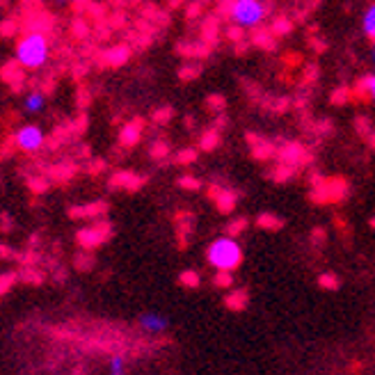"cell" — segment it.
<instances>
[{
  "label": "cell",
  "mask_w": 375,
  "mask_h": 375,
  "mask_svg": "<svg viewBox=\"0 0 375 375\" xmlns=\"http://www.w3.org/2000/svg\"><path fill=\"white\" fill-rule=\"evenodd\" d=\"M51 37L42 30H28L19 37L14 46V60L23 69L28 71H39L51 62Z\"/></svg>",
  "instance_id": "cell-1"
},
{
  "label": "cell",
  "mask_w": 375,
  "mask_h": 375,
  "mask_svg": "<svg viewBox=\"0 0 375 375\" xmlns=\"http://www.w3.org/2000/svg\"><path fill=\"white\" fill-rule=\"evenodd\" d=\"M21 108H23V112L25 114H39L46 108V97H44V92H39V90H32L28 92L23 97L21 101Z\"/></svg>",
  "instance_id": "cell-6"
},
{
  "label": "cell",
  "mask_w": 375,
  "mask_h": 375,
  "mask_svg": "<svg viewBox=\"0 0 375 375\" xmlns=\"http://www.w3.org/2000/svg\"><path fill=\"white\" fill-rule=\"evenodd\" d=\"M60 8H69V5H76V3H83V0H53Z\"/></svg>",
  "instance_id": "cell-14"
},
{
  "label": "cell",
  "mask_w": 375,
  "mask_h": 375,
  "mask_svg": "<svg viewBox=\"0 0 375 375\" xmlns=\"http://www.w3.org/2000/svg\"><path fill=\"white\" fill-rule=\"evenodd\" d=\"M215 284L217 286H231V272H217Z\"/></svg>",
  "instance_id": "cell-13"
},
{
  "label": "cell",
  "mask_w": 375,
  "mask_h": 375,
  "mask_svg": "<svg viewBox=\"0 0 375 375\" xmlns=\"http://www.w3.org/2000/svg\"><path fill=\"white\" fill-rule=\"evenodd\" d=\"M268 19V3L265 0H231L229 21L241 30H254Z\"/></svg>",
  "instance_id": "cell-3"
},
{
  "label": "cell",
  "mask_w": 375,
  "mask_h": 375,
  "mask_svg": "<svg viewBox=\"0 0 375 375\" xmlns=\"http://www.w3.org/2000/svg\"><path fill=\"white\" fill-rule=\"evenodd\" d=\"M46 145V131L37 124H23L14 131V147L23 154H37Z\"/></svg>",
  "instance_id": "cell-4"
},
{
  "label": "cell",
  "mask_w": 375,
  "mask_h": 375,
  "mask_svg": "<svg viewBox=\"0 0 375 375\" xmlns=\"http://www.w3.org/2000/svg\"><path fill=\"white\" fill-rule=\"evenodd\" d=\"M206 261L217 272H234L243 263V247L234 236H220L208 245Z\"/></svg>",
  "instance_id": "cell-2"
},
{
  "label": "cell",
  "mask_w": 375,
  "mask_h": 375,
  "mask_svg": "<svg viewBox=\"0 0 375 375\" xmlns=\"http://www.w3.org/2000/svg\"><path fill=\"white\" fill-rule=\"evenodd\" d=\"M124 373H126L124 357H121V354H114L110 359V375H124Z\"/></svg>",
  "instance_id": "cell-9"
},
{
  "label": "cell",
  "mask_w": 375,
  "mask_h": 375,
  "mask_svg": "<svg viewBox=\"0 0 375 375\" xmlns=\"http://www.w3.org/2000/svg\"><path fill=\"white\" fill-rule=\"evenodd\" d=\"M318 284L323 286V289H330V291L339 289V279L334 277L332 272H325V275H320V277H318Z\"/></svg>",
  "instance_id": "cell-11"
},
{
  "label": "cell",
  "mask_w": 375,
  "mask_h": 375,
  "mask_svg": "<svg viewBox=\"0 0 375 375\" xmlns=\"http://www.w3.org/2000/svg\"><path fill=\"white\" fill-rule=\"evenodd\" d=\"M140 327L149 334H162L169 327V320L162 316V313H156V311H147L140 316Z\"/></svg>",
  "instance_id": "cell-5"
},
{
  "label": "cell",
  "mask_w": 375,
  "mask_h": 375,
  "mask_svg": "<svg viewBox=\"0 0 375 375\" xmlns=\"http://www.w3.org/2000/svg\"><path fill=\"white\" fill-rule=\"evenodd\" d=\"M373 227H375V220H373Z\"/></svg>",
  "instance_id": "cell-16"
},
{
  "label": "cell",
  "mask_w": 375,
  "mask_h": 375,
  "mask_svg": "<svg viewBox=\"0 0 375 375\" xmlns=\"http://www.w3.org/2000/svg\"><path fill=\"white\" fill-rule=\"evenodd\" d=\"M181 284L188 286V289H197V286H199V275L193 272V270H186L181 275Z\"/></svg>",
  "instance_id": "cell-10"
},
{
  "label": "cell",
  "mask_w": 375,
  "mask_h": 375,
  "mask_svg": "<svg viewBox=\"0 0 375 375\" xmlns=\"http://www.w3.org/2000/svg\"><path fill=\"white\" fill-rule=\"evenodd\" d=\"M247 304V295H245L243 291H236V293H231V295L227 298V306L229 309H243V306Z\"/></svg>",
  "instance_id": "cell-8"
},
{
  "label": "cell",
  "mask_w": 375,
  "mask_h": 375,
  "mask_svg": "<svg viewBox=\"0 0 375 375\" xmlns=\"http://www.w3.org/2000/svg\"><path fill=\"white\" fill-rule=\"evenodd\" d=\"M361 32H364V37L375 42V3L368 5L364 14H361Z\"/></svg>",
  "instance_id": "cell-7"
},
{
  "label": "cell",
  "mask_w": 375,
  "mask_h": 375,
  "mask_svg": "<svg viewBox=\"0 0 375 375\" xmlns=\"http://www.w3.org/2000/svg\"><path fill=\"white\" fill-rule=\"evenodd\" d=\"M361 87H364V94L368 99L375 104V73H371V76L364 78V83H361Z\"/></svg>",
  "instance_id": "cell-12"
},
{
  "label": "cell",
  "mask_w": 375,
  "mask_h": 375,
  "mask_svg": "<svg viewBox=\"0 0 375 375\" xmlns=\"http://www.w3.org/2000/svg\"><path fill=\"white\" fill-rule=\"evenodd\" d=\"M371 58H373V64H375V44H373V51H371Z\"/></svg>",
  "instance_id": "cell-15"
}]
</instances>
